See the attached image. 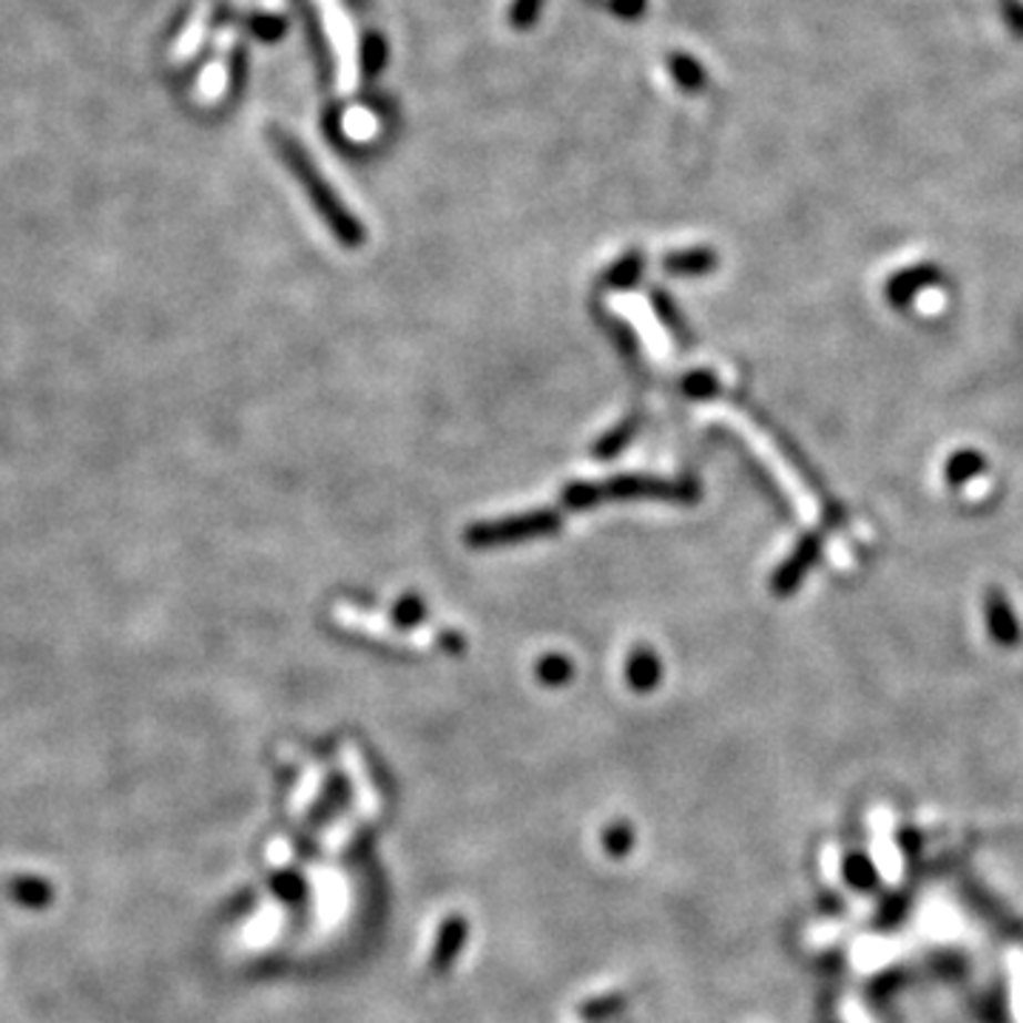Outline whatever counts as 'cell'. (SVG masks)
<instances>
[{"instance_id": "obj_1", "label": "cell", "mask_w": 1023, "mask_h": 1023, "mask_svg": "<svg viewBox=\"0 0 1023 1023\" xmlns=\"http://www.w3.org/2000/svg\"><path fill=\"white\" fill-rule=\"evenodd\" d=\"M268 137L270 145L279 151V157L282 163L287 165V171H290V174L296 176V183L305 188L307 200H310V205L316 208V214L327 222V228L333 231V236L339 242H345V245H350V248L352 245H359V242L365 239L361 222L345 208V203L336 196V191L327 185V180L314 165L310 154L282 129H268Z\"/></svg>"}, {"instance_id": "obj_2", "label": "cell", "mask_w": 1023, "mask_h": 1023, "mask_svg": "<svg viewBox=\"0 0 1023 1023\" xmlns=\"http://www.w3.org/2000/svg\"><path fill=\"white\" fill-rule=\"evenodd\" d=\"M316 893V915L327 930L339 927L350 907V887L339 867H314L310 870Z\"/></svg>"}, {"instance_id": "obj_3", "label": "cell", "mask_w": 1023, "mask_h": 1023, "mask_svg": "<svg viewBox=\"0 0 1023 1023\" xmlns=\"http://www.w3.org/2000/svg\"><path fill=\"white\" fill-rule=\"evenodd\" d=\"M984 617H986V632H990L992 643L1001 648H1015L1021 643V623H1017L1012 603L1006 600L1004 589H990L984 594Z\"/></svg>"}, {"instance_id": "obj_4", "label": "cell", "mask_w": 1023, "mask_h": 1023, "mask_svg": "<svg viewBox=\"0 0 1023 1023\" xmlns=\"http://www.w3.org/2000/svg\"><path fill=\"white\" fill-rule=\"evenodd\" d=\"M941 282V270L935 265H913V268H904L893 276V279L887 282L884 294L887 301L893 307H907L910 301H915L921 296V290L927 287H935Z\"/></svg>"}, {"instance_id": "obj_5", "label": "cell", "mask_w": 1023, "mask_h": 1023, "mask_svg": "<svg viewBox=\"0 0 1023 1023\" xmlns=\"http://www.w3.org/2000/svg\"><path fill=\"white\" fill-rule=\"evenodd\" d=\"M557 518L554 515H526V518H512V521L503 523H492V526H483L472 532V541L475 543H495V541H518V538H529V535H543L549 529H554Z\"/></svg>"}, {"instance_id": "obj_6", "label": "cell", "mask_w": 1023, "mask_h": 1023, "mask_svg": "<svg viewBox=\"0 0 1023 1023\" xmlns=\"http://www.w3.org/2000/svg\"><path fill=\"white\" fill-rule=\"evenodd\" d=\"M345 768L347 776H350L352 796H356L359 814L365 816V819H376V816L381 814V799H378V790L376 785H372L370 774H367L365 763H361V756L352 748H345Z\"/></svg>"}, {"instance_id": "obj_7", "label": "cell", "mask_w": 1023, "mask_h": 1023, "mask_svg": "<svg viewBox=\"0 0 1023 1023\" xmlns=\"http://www.w3.org/2000/svg\"><path fill=\"white\" fill-rule=\"evenodd\" d=\"M816 552H819V541H816V538H805V541L796 546V552L790 554L788 561L782 563V569L776 572V577H774L776 594H790V589L802 581L805 572L810 569V563L816 561Z\"/></svg>"}, {"instance_id": "obj_8", "label": "cell", "mask_w": 1023, "mask_h": 1023, "mask_svg": "<svg viewBox=\"0 0 1023 1023\" xmlns=\"http://www.w3.org/2000/svg\"><path fill=\"white\" fill-rule=\"evenodd\" d=\"M839 876L845 879V884L856 893H873L879 887L881 873L876 861L867 853H848L839 859Z\"/></svg>"}, {"instance_id": "obj_9", "label": "cell", "mask_w": 1023, "mask_h": 1023, "mask_svg": "<svg viewBox=\"0 0 1023 1023\" xmlns=\"http://www.w3.org/2000/svg\"><path fill=\"white\" fill-rule=\"evenodd\" d=\"M463 939H467V921H463V919H450V921H447V924L441 927V932H438L436 944H432L430 964L436 966V970L450 966L452 961H456L458 950H461Z\"/></svg>"}, {"instance_id": "obj_10", "label": "cell", "mask_w": 1023, "mask_h": 1023, "mask_svg": "<svg viewBox=\"0 0 1023 1023\" xmlns=\"http://www.w3.org/2000/svg\"><path fill=\"white\" fill-rule=\"evenodd\" d=\"M986 470V458L975 450H959L952 452L950 461L944 467V478L950 487H964V483L975 481V478L984 475Z\"/></svg>"}, {"instance_id": "obj_11", "label": "cell", "mask_w": 1023, "mask_h": 1023, "mask_svg": "<svg viewBox=\"0 0 1023 1023\" xmlns=\"http://www.w3.org/2000/svg\"><path fill=\"white\" fill-rule=\"evenodd\" d=\"M668 74H672L674 83H677L679 89H683V92H688V94H697L699 89H703V85L708 83V78H705V72H703V65H699L697 60L692 58V54H683V52H677V54H672V58H668Z\"/></svg>"}, {"instance_id": "obj_12", "label": "cell", "mask_w": 1023, "mask_h": 1023, "mask_svg": "<svg viewBox=\"0 0 1023 1023\" xmlns=\"http://www.w3.org/2000/svg\"><path fill=\"white\" fill-rule=\"evenodd\" d=\"M242 27L248 29L256 40L262 43H274V40H282L287 32V20L282 14H270V12H254L245 18Z\"/></svg>"}, {"instance_id": "obj_13", "label": "cell", "mask_w": 1023, "mask_h": 1023, "mask_svg": "<svg viewBox=\"0 0 1023 1023\" xmlns=\"http://www.w3.org/2000/svg\"><path fill=\"white\" fill-rule=\"evenodd\" d=\"M717 256L710 254L708 248H694V250H679V254L665 259V268L672 274H703V270L714 268Z\"/></svg>"}, {"instance_id": "obj_14", "label": "cell", "mask_w": 1023, "mask_h": 1023, "mask_svg": "<svg viewBox=\"0 0 1023 1023\" xmlns=\"http://www.w3.org/2000/svg\"><path fill=\"white\" fill-rule=\"evenodd\" d=\"M387 60V47L385 40L378 38V34H367L361 40V78H376L381 72V65Z\"/></svg>"}, {"instance_id": "obj_15", "label": "cell", "mask_w": 1023, "mask_h": 1023, "mask_svg": "<svg viewBox=\"0 0 1023 1023\" xmlns=\"http://www.w3.org/2000/svg\"><path fill=\"white\" fill-rule=\"evenodd\" d=\"M659 677V665L657 659L652 657L648 652L634 654L632 663H628V679H632L634 688H652Z\"/></svg>"}, {"instance_id": "obj_16", "label": "cell", "mask_w": 1023, "mask_h": 1023, "mask_svg": "<svg viewBox=\"0 0 1023 1023\" xmlns=\"http://www.w3.org/2000/svg\"><path fill=\"white\" fill-rule=\"evenodd\" d=\"M541 12H543V0H512V9H509V23H512L515 32H529V29L538 23Z\"/></svg>"}, {"instance_id": "obj_17", "label": "cell", "mask_w": 1023, "mask_h": 1023, "mask_svg": "<svg viewBox=\"0 0 1023 1023\" xmlns=\"http://www.w3.org/2000/svg\"><path fill=\"white\" fill-rule=\"evenodd\" d=\"M279 927H282V910H279V907H265V910L259 913V919H256L254 924H250V932H254L250 939H254L256 944H268L270 939H276V932H279Z\"/></svg>"}, {"instance_id": "obj_18", "label": "cell", "mask_w": 1023, "mask_h": 1023, "mask_svg": "<svg viewBox=\"0 0 1023 1023\" xmlns=\"http://www.w3.org/2000/svg\"><path fill=\"white\" fill-rule=\"evenodd\" d=\"M623 1006H626V998H623V995L600 998V1001H592L589 1006H583L581 1021H586V1023L589 1021H608V1017L620 1015V1012H623Z\"/></svg>"}, {"instance_id": "obj_19", "label": "cell", "mask_w": 1023, "mask_h": 1023, "mask_svg": "<svg viewBox=\"0 0 1023 1023\" xmlns=\"http://www.w3.org/2000/svg\"><path fill=\"white\" fill-rule=\"evenodd\" d=\"M228 74H231V94H239L245 80H248V52L245 47H236L228 58Z\"/></svg>"}, {"instance_id": "obj_20", "label": "cell", "mask_w": 1023, "mask_h": 1023, "mask_svg": "<svg viewBox=\"0 0 1023 1023\" xmlns=\"http://www.w3.org/2000/svg\"><path fill=\"white\" fill-rule=\"evenodd\" d=\"M319 790H321V770L310 768V770H307V776H305V782L299 785V790H296V796H294V810H296V814H301V810H305L307 805L314 802L316 796H319Z\"/></svg>"}, {"instance_id": "obj_21", "label": "cell", "mask_w": 1023, "mask_h": 1023, "mask_svg": "<svg viewBox=\"0 0 1023 1023\" xmlns=\"http://www.w3.org/2000/svg\"><path fill=\"white\" fill-rule=\"evenodd\" d=\"M350 836H352V821L350 819H339L330 830H327L325 850H330V853H339V850L347 848V841H350Z\"/></svg>"}, {"instance_id": "obj_22", "label": "cell", "mask_w": 1023, "mask_h": 1023, "mask_svg": "<svg viewBox=\"0 0 1023 1023\" xmlns=\"http://www.w3.org/2000/svg\"><path fill=\"white\" fill-rule=\"evenodd\" d=\"M1001 12H1004L1006 27L1015 38H1023V3L1021 0H1001Z\"/></svg>"}, {"instance_id": "obj_23", "label": "cell", "mask_w": 1023, "mask_h": 1023, "mask_svg": "<svg viewBox=\"0 0 1023 1023\" xmlns=\"http://www.w3.org/2000/svg\"><path fill=\"white\" fill-rule=\"evenodd\" d=\"M569 674H572V668H569V663L563 657H549L541 663V677L546 679V683L557 685V683H563Z\"/></svg>"}, {"instance_id": "obj_24", "label": "cell", "mask_w": 1023, "mask_h": 1023, "mask_svg": "<svg viewBox=\"0 0 1023 1023\" xmlns=\"http://www.w3.org/2000/svg\"><path fill=\"white\" fill-rule=\"evenodd\" d=\"M628 848H632V833L623 825H614L606 833V850L614 856H623Z\"/></svg>"}, {"instance_id": "obj_25", "label": "cell", "mask_w": 1023, "mask_h": 1023, "mask_svg": "<svg viewBox=\"0 0 1023 1023\" xmlns=\"http://www.w3.org/2000/svg\"><path fill=\"white\" fill-rule=\"evenodd\" d=\"M899 848H901V853H904V856H915L921 850V836L915 833L913 828L901 830V833H899Z\"/></svg>"}, {"instance_id": "obj_26", "label": "cell", "mask_w": 1023, "mask_h": 1023, "mask_svg": "<svg viewBox=\"0 0 1023 1023\" xmlns=\"http://www.w3.org/2000/svg\"><path fill=\"white\" fill-rule=\"evenodd\" d=\"M646 9V0H614V12L620 18H637Z\"/></svg>"}, {"instance_id": "obj_27", "label": "cell", "mask_w": 1023, "mask_h": 1023, "mask_svg": "<svg viewBox=\"0 0 1023 1023\" xmlns=\"http://www.w3.org/2000/svg\"><path fill=\"white\" fill-rule=\"evenodd\" d=\"M270 865L274 867H285L287 861H290V848H287V841L285 839H279V841H274V845H270Z\"/></svg>"}, {"instance_id": "obj_28", "label": "cell", "mask_w": 1023, "mask_h": 1023, "mask_svg": "<svg viewBox=\"0 0 1023 1023\" xmlns=\"http://www.w3.org/2000/svg\"><path fill=\"white\" fill-rule=\"evenodd\" d=\"M398 620H401V623H416L418 620L416 600H405V603H401V608H398Z\"/></svg>"}]
</instances>
